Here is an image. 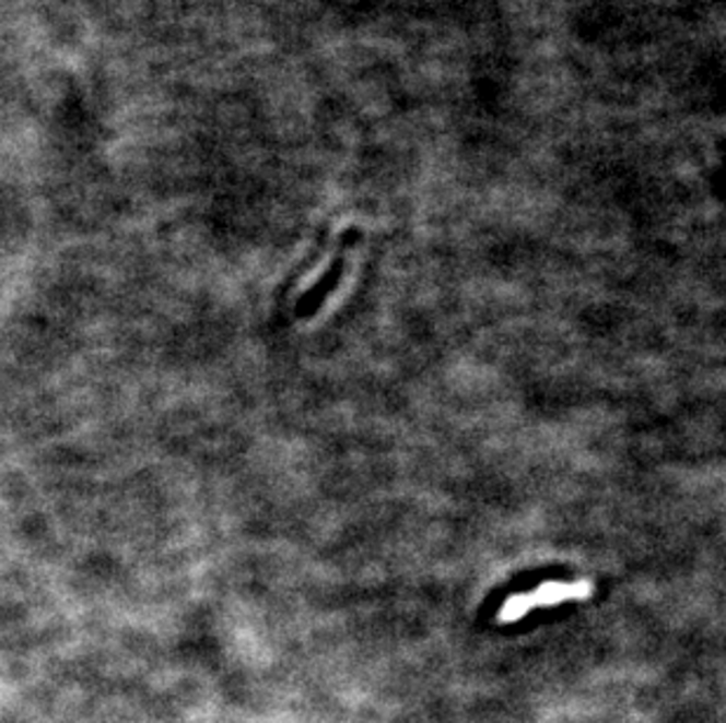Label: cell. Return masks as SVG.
Listing matches in <instances>:
<instances>
[{"label": "cell", "mask_w": 726, "mask_h": 723, "mask_svg": "<svg viewBox=\"0 0 726 723\" xmlns=\"http://www.w3.org/2000/svg\"><path fill=\"white\" fill-rule=\"evenodd\" d=\"M593 594L590 580H576V583H543L536 588L531 594H515L513 600L503 604L499 620L501 623H515L536 606H555L560 602L570 600H588Z\"/></svg>", "instance_id": "obj_1"}]
</instances>
